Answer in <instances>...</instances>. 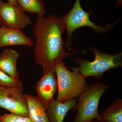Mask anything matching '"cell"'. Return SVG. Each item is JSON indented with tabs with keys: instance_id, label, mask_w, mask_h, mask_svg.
<instances>
[{
	"instance_id": "ba28073f",
	"label": "cell",
	"mask_w": 122,
	"mask_h": 122,
	"mask_svg": "<svg viewBox=\"0 0 122 122\" xmlns=\"http://www.w3.org/2000/svg\"><path fill=\"white\" fill-rule=\"evenodd\" d=\"M36 90L38 97L46 110L54 100V96L57 90V82L54 68L43 71L42 77L36 85Z\"/></svg>"
},
{
	"instance_id": "30bf717a",
	"label": "cell",
	"mask_w": 122,
	"mask_h": 122,
	"mask_svg": "<svg viewBox=\"0 0 122 122\" xmlns=\"http://www.w3.org/2000/svg\"><path fill=\"white\" fill-rule=\"evenodd\" d=\"M19 54L12 48L5 50L0 54V70L12 78L19 80L17 63Z\"/></svg>"
},
{
	"instance_id": "9a60e30c",
	"label": "cell",
	"mask_w": 122,
	"mask_h": 122,
	"mask_svg": "<svg viewBox=\"0 0 122 122\" xmlns=\"http://www.w3.org/2000/svg\"><path fill=\"white\" fill-rule=\"evenodd\" d=\"M0 122H34L29 117L12 113L4 114L0 116Z\"/></svg>"
},
{
	"instance_id": "5b68a950",
	"label": "cell",
	"mask_w": 122,
	"mask_h": 122,
	"mask_svg": "<svg viewBox=\"0 0 122 122\" xmlns=\"http://www.w3.org/2000/svg\"><path fill=\"white\" fill-rule=\"evenodd\" d=\"M90 49L93 51L95 55V59L93 61H89L81 58L73 57L79 65L78 68L81 74L85 78L92 76L99 80L107 71L122 67V52L117 54L110 55L100 52L95 47Z\"/></svg>"
},
{
	"instance_id": "8992f818",
	"label": "cell",
	"mask_w": 122,
	"mask_h": 122,
	"mask_svg": "<svg viewBox=\"0 0 122 122\" xmlns=\"http://www.w3.org/2000/svg\"><path fill=\"white\" fill-rule=\"evenodd\" d=\"M0 107L11 113L29 117L28 102L23 87L0 86Z\"/></svg>"
},
{
	"instance_id": "7c38bea8",
	"label": "cell",
	"mask_w": 122,
	"mask_h": 122,
	"mask_svg": "<svg viewBox=\"0 0 122 122\" xmlns=\"http://www.w3.org/2000/svg\"><path fill=\"white\" fill-rule=\"evenodd\" d=\"M28 102L29 117L34 122H50L46 110L37 97L25 94Z\"/></svg>"
},
{
	"instance_id": "52a82bcc",
	"label": "cell",
	"mask_w": 122,
	"mask_h": 122,
	"mask_svg": "<svg viewBox=\"0 0 122 122\" xmlns=\"http://www.w3.org/2000/svg\"><path fill=\"white\" fill-rule=\"evenodd\" d=\"M0 22L4 26L17 29H24L32 24L30 18L25 12L15 5L0 0Z\"/></svg>"
},
{
	"instance_id": "2e32d148",
	"label": "cell",
	"mask_w": 122,
	"mask_h": 122,
	"mask_svg": "<svg viewBox=\"0 0 122 122\" xmlns=\"http://www.w3.org/2000/svg\"><path fill=\"white\" fill-rule=\"evenodd\" d=\"M16 86L23 87V84L20 80L12 78L0 70V86Z\"/></svg>"
},
{
	"instance_id": "ac0fdd59",
	"label": "cell",
	"mask_w": 122,
	"mask_h": 122,
	"mask_svg": "<svg viewBox=\"0 0 122 122\" xmlns=\"http://www.w3.org/2000/svg\"><path fill=\"white\" fill-rule=\"evenodd\" d=\"M8 2H10V3H12L14 5H15L16 6H17V5L16 2V0H7Z\"/></svg>"
},
{
	"instance_id": "d6986e66",
	"label": "cell",
	"mask_w": 122,
	"mask_h": 122,
	"mask_svg": "<svg viewBox=\"0 0 122 122\" xmlns=\"http://www.w3.org/2000/svg\"><path fill=\"white\" fill-rule=\"evenodd\" d=\"M90 122H107L102 119H95Z\"/></svg>"
},
{
	"instance_id": "3957f363",
	"label": "cell",
	"mask_w": 122,
	"mask_h": 122,
	"mask_svg": "<svg viewBox=\"0 0 122 122\" xmlns=\"http://www.w3.org/2000/svg\"><path fill=\"white\" fill-rule=\"evenodd\" d=\"M109 85L101 82L88 85L78 97L74 109L76 113L73 122H90L100 119L98 107L100 98Z\"/></svg>"
},
{
	"instance_id": "7a4b0ae2",
	"label": "cell",
	"mask_w": 122,
	"mask_h": 122,
	"mask_svg": "<svg viewBox=\"0 0 122 122\" xmlns=\"http://www.w3.org/2000/svg\"><path fill=\"white\" fill-rule=\"evenodd\" d=\"M70 68L72 71L67 69L63 61L57 62L54 66L57 82L56 100L59 102H69L78 97L89 85L78 68Z\"/></svg>"
},
{
	"instance_id": "e0dca14e",
	"label": "cell",
	"mask_w": 122,
	"mask_h": 122,
	"mask_svg": "<svg viewBox=\"0 0 122 122\" xmlns=\"http://www.w3.org/2000/svg\"><path fill=\"white\" fill-rule=\"evenodd\" d=\"M122 0H118L116 4V5L117 8L122 6Z\"/></svg>"
},
{
	"instance_id": "ffe728a7",
	"label": "cell",
	"mask_w": 122,
	"mask_h": 122,
	"mask_svg": "<svg viewBox=\"0 0 122 122\" xmlns=\"http://www.w3.org/2000/svg\"><path fill=\"white\" fill-rule=\"evenodd\" d=\"M0 25H2V24H1V23L0 22Z\"/></svg>"
},
{
	"instance_id": "5bb4252c",
	"label": "cell",
	"mask_w": 122,
	"mask_h": 122,
	"mask_svg": "<svg viewBox=\"0 0 122 122\" xmlns=\"http://www.w3.org/2000/svg\"><path fill=\"white\" fill-rule=\"evenodd\" d=\"M18 7L25 12L44 15L45 13L43 0H16Z\"/></svg>"
},
{
	"instance_id": "6da1fadb",
	"label": "cell",
	"mask_w": 122,
	"mask_h": 122,
	"mask_svg": "<svg viewBox=\"0 0 122 122\" xmlns=\"http://www.w3.org/2000/svg\"><path fill=\"white\" fill-rule=\"evenodd\" d=\"M65 29L62 18L54 15H38L33 32L36 38L35 61L43 71L54 69L57 62L71 54L66 52L62 35Z\"/></svg>"
},
{
	"instance_id": "277c9868",
	"label": "cell",
	"mask_w": 122,
	"mask_h": 122,
	"mask_svg": "<svg viewBox=\"0 0 122 122\" xmlns=\"http://www.w3.org/2000/svg\"><path fill=\"white\" fill-rule=\"evenodd\" d=\"M92 11L89 12L84 11L81 7L80 0H76L71 11L67 14L61 16L66 30L67 38L65 47L68 52L73 51L74 52L77 53L71 48L72 45L71 42L72 34L77 29L82 26H89L92 28L96 33H105L118 22L117 20L113 24H108L103 27L97 26L90 20V16L92 15Z\"/></svg>"
},
{
	"instance_id": "4fadbf2b",
	"label": "cell",
	"mask_w": 122,
	"mask_h": 122,
	"mask_svg": "<svg viewBox=\"0 0 122 122\" xmlns=\"http://www.w3.org/2000/svg\"><path fill=\"white\" fill-rule=\"evenodd\" d=\"M100 119L107 122H122V99H117L100 114Z\"/></svg>"
},
{
	"instance_id": "9c48e42d",
	"label": "cell",
	"mask_w": 122,
	"mask_h": 122,
	"mask_svg": "<svg viewBox=\"0 0 122 122\" xmlns=\"http://www.w3.org/2000/svg\"><path fill=\"white\" fill-rule=\"evenodd\" d=\"M33 44L32 40L21 29L8 28L2 25L0 27V48L18 46H32Z\"/></svg>"
},
{
	"instance_id": "8fae6325",
	"label": "cell",
	"mask_w": 122,
	"mask_h": 122,
	"mask_svg": "<svg viewBox=\"0 0 122 122\" xmlns=\"http://www.w3.org/2000/svg\"><path fill=\"white\" fill-rule=\"evenodd\" d=\"M77 99L68 102H59L54 99L48 107L46 113L50 122H63L68 112L74 107Z\"/></svg>"
}]
</instances>
